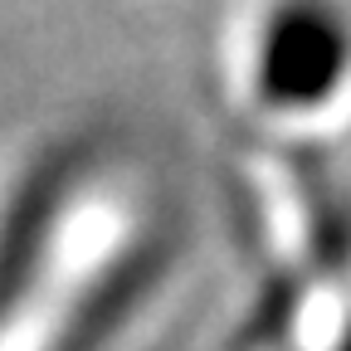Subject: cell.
<instances>
[{
  "label": "cell",
  "instance_id": "cell-1",
  "mask_svg": "<svg viewBox=\"0 0 351 351\" xmlns=\"http://www.w3.org/2000/svg\"><path fill=\"white\" fill-rule=\"evenodd\" d=\"M351 83L346 0H278L258 29L254 88L278 112L327 108Z\"/></svg>",
  "mask_w": 351,
  "mask_h": 351
}]
</instances>
